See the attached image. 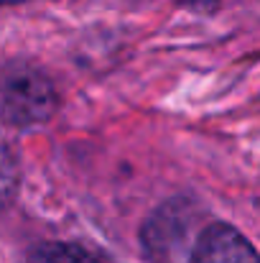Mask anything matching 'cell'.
I'll return each instance as SVG.
<instances>
[{
  "instance_id": "5",
  "label": "cell",
  "mask_w": 260,
  "mask_h": 263,
  "mask_svg": "<svg viewBox=\"0 0 260 263\" xmlns=\"http://www.w3.org/2000/svg\"><path fill=\"white\" fill-rule=\"evenodd\" d=\"M18 189V161L5 141H0V207H5Z\"/></svg>"
},
{
  "instance_id": "4",
  "label": "cell",
  "mask_w": 260,
  "mask_h": 263,
  "mask_svg": "<svg viewBox=\"0 0 260 263\" xmlns=\"http://www.w3.org/2000/svg\"><path fill=\"white\" fill-rule=\"evenodd\" d=\"M28 263H97L74 243H41L31 251Z\"/></svg>"
},
{
  "instance_id": "6",
  "label": "cell",
  "mask_w": 260,
  "mask_h": 263,
  "mask_svg": "<svg viewBox=\"0 0 260 263\" xmlns=\"http://www.w3.org/2000/svg\"><path fill=\"white\" fill-rule=\"evenodd\" d=\"M181 5H189L194 10H214L219 0H178Z\"/></svg>"
},
{
  "instance_id": "7",
  "label": "cell",
  "mask_w": 260,
  "mask_h": 263,
  "mask_svg": "<svg viewBox=\"0 0 260 263\" xmlns=\"http://www.w3.org/2000/svg\"><path fill=\"white\" fill-rule=\"evenodd\" d=\"M10 3H26V0H0V5H10Z\"/></svg>"
},
{
  "instance_id": "1",
  "label": "cell",
  "mask_w": 260,
  "mask_h": 263,
  "mask_svg": "<svg viewBox=\"0 0 260 263\" xmlns=\"http://www.w3.org/2000/svg\"><path fill=\"white\" fill-rule=\"evenodd\" d=\"M59 107V95L44 69L28 62L0 64V120L10 128H36Z\"/></svg>"
},
{
  "instance_id": "2",
  "label": "cell",
  "mask_w": 260,
  "mask_h": 263,
  "mask_svg": "<svg viewBox=\"0 0 260 263\" xmlns=\"http://www.w3.org/2000/svg\"><path fill=\"white\" fill-rule=\"evenodd\" d=\"M196 204L184 199V197H173L169 202H164L161 207L153 210V215L143 222L141 230V243L148 253V258L153 263H178L191 230L196 225Z\"/></svg>"
},
{
  "instance_id": "3",
  "label": "cell",
  "mask_w": 260,
  "mask_h": 263,
  "mask_svg": "<svg viewBox=\"0 0 260 263\" xmlns=\"http://www.w3.org/2000/svg\"><path fill=\"white\" fill-rule=\"evenodd\" d=\"M189 263H260L253 243L227 222H214L202 230Z\"/></svg>"
}]
</instances>
